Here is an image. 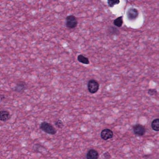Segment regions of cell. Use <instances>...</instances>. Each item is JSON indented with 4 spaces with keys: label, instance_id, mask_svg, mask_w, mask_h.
Segmentation results:
<instances>
[{
    "label": "cell",
    "instance_id": "cell-2",
    "mask_svg": "<svg viewBox=\"0 0 159 159\" xmlns=\"http://www.w3.org/2000/svg\"><path fill=\"white\" fill-rule=\"evenodd\" d=\"M88 90L91 94L97 93L99 89V85L97 81L94 79L89 80L88 83Z\"/></svg>",
    "mask_w": 159,
    "mask_h": 159
},
{
    "label": "cell",
    "instance_id": "cell-13",
    "mask_svg": "<svg viewBox=\"0 0 159 159\" xmlns=\"http://www.w3.org/2000/svg\"><path fill=\"white\" fill-rule=\"evenodd\" d=\"M120 3V0H107V4L110 7L112 8L115 5Z\"/></svg>",
    "mask_w": 159,
    "mask_h": 159
},
{
    "label": "cell",
    "instance_id": "cell-11",
    "mask_svg": "<svg viewBox=\"0 0 159 159\" xmlns=\"http://www.w3.org/2000/svg\"><path fill=\"white\" fill-rule=\"evenodd\" d=\"M151 127L154 130L159 131V119L154 120L151 123Z\"/></svg>",
    "mask_w": 159,
    "mask_h": 159
},
{
    "label": "cell",
    "instance_id": "cell-15",
    "mask_svg": "<svg viewBox=\"0 0 159 159\" xmlns=\"http://www.w3.org/2000/svg\"><path fill=\"white\" fill-rule=\"evenodd\" d=\"M148 93L150 95L153 96L157 94V91L156 89H150L148 90Z\"/></svg>",
    "mask_w": 159,
    "mask_h": 159
},
{
    "label": "cell",
    "instance_id": "cell-5",
    "mask_svg": "<svg viewBox=\"0 0 159 159\" xmlns=\"http://www.w3.org/2000/svg\"><path fill=\"white\" fill-rule=\"evenodd\" d=\"M28 88L27 85L25 82L20 81L16 83V85L14 87L13 90L15 92L23 94Z\"/></svg>",
    "mask_w": 159,
    "mask_h": 159
},
{
    "label": "cell",
    "instance_id": "cell-7",
    "mask_svg": "<svg viewBox=\"0 0 159 159\" xmlns=\"http://www.w3.org/2000/svg\"><path fill=\"white\" fill-rule=\"evenodd\" d=\"M100 136L102 139L106 141L113 137V132L110 129H104L101 131Z\"/></svg>",
    "mask_w": 159,
    "mask_h": 159
},
{
    "label": "cell",
    "instance_id": "cell-3",
    "mask_svg": "<svg viewBox=\"0 0 159 159\" xmlns=\"http://www.w3.org/2000/svg\"><path fill=\"white\" fill-rule=\"evenodd\" d=\"M78 20L74 15H69L66 18V25L69 29H74L78 25Z\"/></svg>",
    "mask_w": 159,
    "mask_h": 159
},
{
    "label": "cell",
    "instance_id": "cell-10",
    "mask_svg": "<svg viewBox=\"0 0 159 159\" xmlns=\"http://www.w3.org/2000/svg\"><path fill=\"white\" fill-rule=\"evenodd\" d=\"M77 59L79 62L83 63L84 64L88 65L90 64L89 59L87 57L82 55H78Z\"/></svg>",
    "mask_w": 159,
    "mask_h": 159
},
{
    "label": "cell",
    "instance_id": "cell-14",
    "mask_svg": "<svg viewBox=\"0 0 159 159\" xmlns=\"http://www.w3.org/2000/svg\"><path fill=\"white\" fill-rule=\"evenodd\" d=\"M56 126H57V128L61 129L63 127V121L60 120H58L55 123Z\"/></svg>",
    "mask_w": 159,
    "mask_h": 159
},
{
    "label": "cell",
    "instance_id": "cell-1",
    "mask_svg": "<svg viewBox=\"0 0 159 159\" xmlns=\"http://www.w3.org/2000/svg\"><path fill=\"white\" fill-rule=\"evenodd\" d=\"M40 129L46 133L50 135H55L57 133L55 128L52 125L46 121H44L41 123L40 125Z\"/></svg>",
    "mask_w": 159,
    "mask_h": 159
},
{
    "label": "cell",
    "instance_id": "cell-17",
    "mask_svg": "<svg viewBox=\"0 0 159 159\" xmlns=\"http://www.w3.org/2000/svg\"><path fill=\"white\" fill-rule=\"evenodd\" d=\"M5 97L4 95H1V101H2L3 100L5 99Z\"/></svg>",
    "mask_w": 159,
    "mask_h": 159
},
{
    "label": "cell",
    "instance_id": "cell-9",
    "mask_svg": "<svg viewBox=\"0 0 159 159\" xmlns=\"http://www.w3.org/2000/svg\"><path fill=\"white\" fill-rule=\"evenodd\" d=\"M10 114L6 110H2L0 112V120L2 121H6L10 119Z\"/></svg>",
    "mask_w": 159,
    "mask_h": 159
},
{
    "label": "cell",
    "instance_id": "cell-16",
    "mask_svg": "<svg viewBox=\"0 0 159 159\" xmlns=\"http://www.w3.org/2000/svg\"><path fill=\"white\" fill-rule=\"evenodd\" d=\"M104 156L106 159H108L111 157L110 154H109L108 152H106V153H105L104 154Z\"/></svg>",
    "mask_w": 159,
    "mask_h": 159
},
{
    "label": "cell",
    "instance_id": "cell-12",
    "mask_svg": "<svg viewBox=\"0 0 159 159\" xmlns=\"http://www.w3.org/2000/svg\"><path fill=\"white\" fill-rule=\"evenodd\" d=\"M123 23V20L122 17H118L114 20L113 21V24L118 28L121 27L122 26Z\"/></svg>",
    "mask_w": 159,
    "mask_h": 159
},
{
    "label": "cell",
    "instance_id": "cell-4",
    "mask_svg": "<svg viewBox=\"0 0 159 159\" xmlns=\"http://www.w3.org/2000/svg\"><path fill=\"white\" fill-rule=\"evenodd\" d=\"M139 13L138 9L134 8H130L127 11V17L131 21L136 20L139 17Z\"/></svg>",
    "mask_w": 159,
    "mask_h": 159
},
{
    "label": "cell",
    "instance_id": "cell-8",
    "mask_svg": "<svg viewBox=\"0 0 159 159\" xmlns=\"http://www.w3.org/2000/svg\"><path fill=\"white\" fill-rule=\"evenodd\" d=\"M99 157V154L98 151L95 149H90L87 153V159H98Z\"/></svg>",
    "mask_w": 159,
    "mask_h": 159
},
{
    "label": "cell",
    "instance_id": "cell-6",
    "mask_svg": "<svg viewBox=\"0 0 159 159\" xmlns=\"http://www.w3.org/2000/svg\"><path fill=\"white\" fill-rule=\"evenodd\" d=\"M133 131L135 135L138 136H144L146 132L145 126L141 124H136L133 126Z\"/></svg>",
    "mask_w": 159,
    "mask_h": 159
}]
</instances>
